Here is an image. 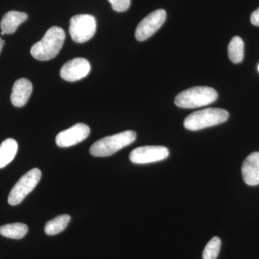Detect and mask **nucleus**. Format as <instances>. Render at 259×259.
I'll return each mask as SVG.
<instances>
[{
	"label": "nucleus",
	"instance_id": "nucleus-5",
	"mask_svg": "<svg viewBox=\"0 0 259 259\" xmlns=\"http://www.w3.org/2000/svg\"><path fill=\"white\" fill-rule=\"evenodd\" d=\"M41 171L35 168L25 173L15 184L9 194L8 202L10 205H18L32 192L41 179Z\"/></svg>",
	"mask_w": 259,
	"mask_h": 259
},
{
	"label": "nucleus",
	"instance_id": "nucleus-15",
	"mask_svg": "<svg viewBox=\"0 0 259 259\" xmlns=\"http://www.w3.org/2000/svg\"><path fill=\"white\" fill-rule=\"evenodd\" d=\"M28 231V227L24 223H11L0 227V235L12 239H21Z\"/></svg>",
	"mask_w": 259,
	"mask_h": 259
},
{
	"label": "nucleus",
	"instance_id": "nucleus-8",
	"mask_svg": "<svg viewBox=\"0 0 259 259\" xmlns=\"http://www.w3.org/2000/svg\"><path fill=\"white\" fill-rule=\"evenodd\" d=\"M168 148L161 146H147L135 148L130 153V160L134 163L145 164L163 161L168 158Z\"/></svg>",
	"mask_w": 259,
	"mask_h": 259
},
{
	"label": "nucleus",
	"instance_id": "nucleus-19",
	"mask_svg": "<svg viewBox=\"0 0 259 259\" xmlns=\"http://www.w3.org/2000/svg\"><path fill=\"white\" fill-rule=\"evenodd\" d=\"M112 8L118 13L127 11L131 6V0H108Z\"/></svg>",
	"mask_w": 259,
	"mask_h": 259
},
{
	"label": "nucleus",
	"instance_id": "nucleus-11",
	"mask_svg": "<svg viewBox=\"0 0 259 259\" xmlns=\"http://www.w3.org/2000/svg\"><path fill=\"white\" fill-rule=\"evenodd\" d=\"M242 176L246 185H259V152L250 153L241 167Z\"/></svg>",
	"mask_w": 259,
	"mask_h": 259
},
{
	"label": "nucleus",
	"instance_id": "nucleus-20",
	"mask_svg": "<svg viewBox=\"0 0 259 259\" xmlns=\"http://www.w3.org/2000/svg\"><path fill=\"white\" fill-rule=\"evenodd\" d=\"M250 22L255 26H259V8L250 15Z\"/></svg>",
	"mask_w": 259,
	"mask_h": 259
},
{
	"label": "nucleus",
	"instance_id": "nucleus-4",
	"mask_svg": "<svg viewBox=\"0 0 259 259\" xmlns=\"http://www.w3.org/2000/svg\"><path fill=\"white\" fill-rule=\"evenodd\" d=\"M229 113L221 108H207L196 111L186 117L184 125L189 131H195L226 122Z\"/></svg>",
	"mask_w": 259,
	"mask_h": 259
},
{
	"label": "nucleus",
	"instance_id": "nucleus-18",
	"mask_svg": "<svg viewBox=\"0 0 259 259\" xmlns=\"http://www.w3.org/2000/svg\"><path fill=\"white\" fill-rule=\"evenodd\" d=\"M221 240L218 237H214L206 245L202 258L203 259H216L221 250Z\"/></svg>",
	"mask_w": 259,
	"mask_h": 259
},
{
	"label": "nucleus",
	"instance_id": "nucleus-7",
	"mask_svg": "<svg viewBox=\"0 0 259 259\" xmlns=\"http://www.w3.org/2000/svg\"><path fill=\"white\" fill-rule=\"evenodd\" d=\"M166 13L164 10H157L141 20L136 28L135 36L139 41H144L152 36L164 23Z\"/></svg>",
	"mask_w": 259,
	"mask_h": 259
},
{
	"label": "nucleus",
	"instance_id": "nucleus-1",
	"mask_svg": "<svg viewBox=\"0 0 259 259\" xmlns=\"http://www.w3.org/2000/svg\"><path fill=\"white\" fill-rule=\"evenodd\" d=\"M65 32L60 27H51L40 41L32 46L30 54L39 61H49L59 54L64 45Z\"/></svg>",
	"mask_w": 259,
	"mask_h": 259
},
{
	"label": "nucleus",
	"instance_id": "nucleus-9",
	"mask_svg": "<svg viewBox=\"0 0 259 259\" xmlns=\"http://www.w3.org/2000/svg\"><path fill=\"white\" fill-rule=\"evenodd\" d=\"M90 128L83 123H77L61 131L56 138V143L61 148H68L82 142L90 136Z\"/></svg>",
	"mask_w": 259,
	"mask_h": 259
},
{
	"label": "nucleus",
	"instance_id": "nucleus-3",
	"mask_svg": "<svg viewBox=\"0 0 259 259\" xmlns=\"http://www.w3.org/2000/svg\"><path fill=\"white\" fill-rule=\"evenodd\" d=\"M218 97L215 90L209 87H195L177 95L175 105L181 108L193 109L206 106L216 101Z\"/></svg>",
	"mask_w": 259,
	"mask_h": 259
},
{
	"label": "nucleus",
	"instance_id": "nucleus-6",
	"mask_svg": "<svg viewBox=\"0 0 259 259\" xmlns=\"http://www.w3.org/2000/svg\"><path fill=\"white\" fill-rule=\"evenodd\" d=\"M96 30V19L93 15H76L70 20V35L77 44L90 40L95 35Z\"/></svg>",
	"mask_w": 259,
	"mask_h": 259
},
{
	"label": "nucleus",
	"instance_id": "nucleus-16",
	"mask_svg": "<svg viewBox=\"0 0 259 259\" xmlns=\"http://www.w3.org/2000/svg\"><path fill=\"white\" fill-rule=\"evenodd\" d=\"M71 221L69 214H61L54 219L51 220L46 224L45 233L48 236H55L66 229Z\"/></svg>",
	"mask_w": 259,
	"mask_h": 259
},
{
	"label": "nucleus",
	"instance_id": "nucleus-12",
	"mask_svg": "<svg viewBox=\"0 0 259 259\" xmlns=\"http://www.w3.org/2000/svg\"><path fill=\"white\" fill-rule=\"evenodd\" d=\"M32 92V83L27 79H20L15 81L11 94V102L14 106L22 107L28 101Z\"/></svg>",
	"mask_w": 259,
	"mask_h": 259
},
{
	"label": "nucleus",
	"instance_id": "nucleus-10",
	"mask_svg": "<svg viewBox=\"0 0 259 259\" xmlns=\"http://www.w3.org/2000/svg\"><path fill=\"white\" fill-rule=\"evenodd\" d=\"M90 62L83 58H75L66 63L61 69V78L65 81H79L86 77L90 72Z\"/></svg>",
	"mask_w": 259,
	"mask_h": 259
},
{
	"label": "nucleus",
	"instance_id": "nucleus-17",
	"mask_svg": "<svg viewBox=\"0 0 259 259\" xmlns=\"http://www.w3.org/2000/svg\"><path fill=\"white\" fill-rule=\"evenodd\" d=\"M228 56L233 64H239L244 56V42L239 36L232 38L228 48Z\"/></svg>",
	"mask_w": 259,
	"mask_h": 259
},
{
	"label": "nucleus",
	"instance_id": "nucleus-14",
	"mask_svg": "<svg viewBox=\"0 0 259 259\" xmlns=\"http://www.w3.org/2000/svg\"><path fill=\"white\" fill-rule=\"evenodd\" d=\"M18 149V144L15 139H8L2 143L0 145V168H4L13 161Z\"/></svg>",
	"mask_w": 259,
	"mask_h": 259
},
{
	"label": "nucleus",
	"instance_id": "nucleus-22",
	"mask_svg": "<svg viewBox=\"0 0 259 259\" xmlns=\"http://www.w3.org/2000/svg\"><path fill=\"white\" fill-rule=\"evenodd\" d=\"M258 71H259V65H258Z\"/></svg>",
	"mask_w": 259,
	"mask_h": 259
},
{
	"label": "nucleus",
	"instance_id": "nucleus-13",
	"mask_svg": "<svg viewBox=\"0 0 259 259\" xmlns=\"http://www.w3.org/2000/svg\"><path fill=\"white\" fill-rule=\"evenodd\" d=\"M28 15L18 11H10L3 16L0 23L2 35L13 34L16 31L19 25L26 21Z\"/></svg>",
	"mask_w": 259,
	"mask_h": 259
},
{
	"label": "nucleus",
	"instance_id": "nucleus-2",
	"mask_svg": "<svg viewBox=\"0 0 259 259\" xmlns=\"http://www.w3.org/2000/svg\"><path fill=\"white\" fill-rule=\"evenodd\" d=\"M136 139L135 131H124L99 140L90 147V152L95 157H107L133 144Z\"/></svg>",
	"mask_w": 259,
	"mask_h": 259
},
{
	"label": "nucleus",
	"instance_id": "nucleus-21",
	"mask_svg": "<svg viewBox=\"0 0 259 259\" xmlns=\"http://www.w3.org/2000/svg\"><path fill=\"white\" fill-rule=\"evenodd\" d=\"M5 41L3 39L0 37V54H1L2 49H3V46H4Z\"/></svg>",
	"mask_w": 259,
	"mask_h": 259
}]
</instances>
